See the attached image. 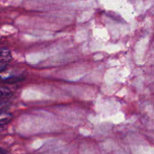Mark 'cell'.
Segmentation results:
<instances>
[{"mask_svg":"<svg viewBox=\"0 0 154 154\" xmlns=\"http://www.w3.org/2000/svg\"><path fill=\"white\" fill-rule=\"evenodd\" d=\"M11 60V53L8 48H0V63L7 64Z\"/></svg>","mask_w":154,"mask_h":154,"instance_id":"obj_1","label":"cell"},{"mask_svg":"<svg viewBox=\"0 0 154 154\" xmlns=\"http://www.w3.org/2000/svg\"><path fill=\"white\" fill-rule=\"evenodd\" d=\"M13 117L10 113L5 112L3 110L0 109V126H4V125L8 123L12 120Z\"/></svg>","mask_w":154,"mask_h":154,"instance_id":"obj_2","label":"cell"},{"mask_svg":"<svg viewBox=\"0 0 154 154\" xmlns=\"http://www.w3.org/2000/svg\"><path fill=\"white\" fill-rule=\"evenodd\" d=\"M13 93L10 89L6 87L0 86V100H5L11 97Z\"/></svg>","mask_w":154,"mask_h":154,"instance_id":"obj_3","label":"cell"},{"mask_svg":"<svg viewBox=\"0 0 154 154\" xmlns=\"http://www.w3.org/2000/svg\"><path fill=\"white\" fill-rule=\"evenodd\" d=\"M2 81L4 83H7V84H15V83H18L20 81H22L24 80V78L22 75H11L6 78H3Z\"/></svg>","mask_w":154,"mask_h":154,"instance_id":"obj_4","label":"cell"},{"mask_svg":"<svg viewBox=\"0 0 154 154\" xmlns=\"http://www.w3.org/2000/svg\"><path fill=\"white\" fill-rule=\"evenodd\" d=\"M6 68H7V64H5V63H0V72L5 71Z\"/></svg>","mask_w":154,"mask_h":154,"instance_id":"obj_5","label":"cell"},{"mask_svg":"<svg viewBox=\"0 0 154 154\" xmlns=\"http://www.w3.org/2000/svg\"><path fill=\"white\" fill-rule=\"evenodd\" d=\"M6 153L5 150H2V148H0V153Z\"/></svg>","mask_w":154,"mask_h":154,"instance_id":"obj_6","label":"cell"},{"mask_svg":"<svg viewBox=\"0 0 154 154\" xmlns=\"http://www.w3.org/2000/svg\"><path fill=\"white\" fill-rule=\"evenodd\" d=\"M2 129H3V128H2V126H0V132H1V131L2 130Z\"/></svg>","mask_w":154,"mask_h":154,"instance_id":"obj_7","label":"cell"}]
</instances>
